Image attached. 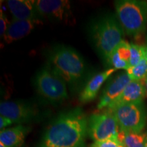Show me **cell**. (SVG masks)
Listing matches in <instances>:
<instances>
[{
  "mask_svg": "<svg viewBox=\"0 0 147 147\" xmlns=\"http://www.w3.org/2000/svg\"><path fill=\"white\" fill-rule=\"evenodd\" d=\"M88 119L82 108L59 114L47 127L40 147H85Z\"/></svg>",
  "mask_w": 147,
  "mask_h": 147,
  "instance_id": "obj_1",
  "label": "cell"
},
{
  "mask_svg": "<svg viewBox=\"0 0 147 147\" xmlns=\"http://www.w3.org/2000/svg\"><path fill=\"white\" fill-rule=\"evenodd\" d=\"M49 60L51 68L71 87H77L86 76L85 61L72 48L63 45L53 47L49 53Z\"/></svg>",
  "mask_w": 147,
  "mask_h": 147,
  "instance_id": "obj_2",
  "label": "cell"
},
{
  "mask_svg": "<svg viewBox=\"0 0 147 147\" xmlns=\"http://www.w3.org/2000/svg\"><path fill=\"white\" fill-rule=\"evenodd\" d=\"M124 31L117 16L108 14L97 18L90 27V38L96 51L108 63L110 55L123 40Z\"/></svg>",
  "mask_w": 147,
  "mask_h": 147,
  "instance_id": "obj_3",
  "label": "cell"
},
{
  "mask_svg": "<svg viewBox=\"0 0 147 147\" xmlns=\"http://www.w3.org/2000/svg\"><path fill=\"white\" fill-rule=\"evenodd\" d=\"M117 18L124 32L129 36H138L147 27V3L140 0L115 1Z\"/></svg>",
  "mask_w": 147,
  "mask_h": 147,
  "instance_id": "obj_4",
  "label": "cell"
},
{
  "mask_svg": "<svg viewBox=\"0 0 147 147\" xmlns=\"http://www.w3.org/2000/svg\"><path fill=\"white\" fill-rule=\"evenodd\" d=\"M65 82L48 63L37 73L35 86L40 96L47 102L58 104L68 97Z\"/></svg>",
  "mask_w": 147,
  "mask_h": 147,
  "instance_id": "obj_5",
  "label": "cell"
},
{
  "mask_svg": "<svg viewBox=\"0 0 147 147\" xmlns=\"http://www.w3.org/2000/svg\"><path fill=\"white\" fill-rule=\"evenodd\" d=\"M121 129L126 132H142L147 123V112L142 102L120 105L112 110Z\"/></svg>",
  "mask_w": 147,
  "mask_h": 147,
  "instance_id": "obj_6",
  "label": "cell"
},
{
  "mask_svg": "<svg viewBox=\"0 0 147 147\" xmlns=\"http://www.w3.org/2000/svg\"><path fill=\"white\" fill-rule=\"evenodd\" d=\"M120 130L115 115L107 109L101 113L93 114L88 119L87 134L94 142L107 140L119 142Z\"/></svg>",
  "mask_w": 147,
  "mask_h": 147,
  "instance_id": "obj_7",
  "label": "cell"
},
{
  "mask_svg": "<svg viewBox=\"0 0 147 147\" xmlns=\"http://www.w3.org/2000/svg\"><path fill=\"white\" fill-rule=\"evenodd\" d=\"M0 114L13 123L21 125L35 120L38 111L36 106L25 101H4L0 104Z\"/></svg>",
  "mask_w": 147,
  "mask_h": 147,
  "instance_id": "obj_8",
  "label": "cell"
},
{
  "mask_svg": "<svg viewBox=\"0 0 147 147\" xmlns=\"http://www.w3.org/2000/svg\"><path fill=\"white\" fill-rule=\"evenodd\" d=\"M36 10L41 18L63 22L69 19L71 13L70 2L65 0L35 1Z\"/></svg>",
  "mask_w": 147,
  "mask_h": 147,
  "instance_id": "obj_9",
  "label": "cell"
},
{
  "mask_svg": "<svg viewBox=\"0 0 147 147\" xmlns=\"http://www.w3.org/2000/svg\"><path fill=\"white\" fill-rule=\"evenodd\" d=\"M131 79L127 72H122L109 79L103 89L97 104L99 110L106 108L114 100L120 96Z\"/></svg>",
  "mask_w": 147,
  "mask_h": 147,
  "instance_id": "obj_10",
  "label": "cell"
},
{
  "mask_svg": "<svg viewBox=\"0 0 147 147\" xmlns=\"http://www.w3.org/2000/svg\"><path fill=\"white\" fill-rule=\"evenodd\" d=\"M145 96L146 91L142 82L131 80L120 96L110 103L106 109L112 110L120 105L130 103L142 102Z\"/></svg>",
  "mask_w": 147,
  "mask_h": 147,
  "instance_id": "obj_11",
  "label": "cell"
},
{
  "mask_svg": "<svg viewBox=\"0 0 147 147\" xmlns=\"http://www.w3.org/2000/svg\"><path fill=\"white\" fill-rule=\"evenodd\" d=\"M7 5L13 19L41 21L36 10L35 1L32 0H8Z\"/></svg>",
  "mask_w": 147,
  "mask_h": 147,
  "instance_id": "obj_12",
  "label": "cell"
},
{
  "mask_svg": "<svg viewBox=\"0 0 147 147\" xmlns=\"http://www.w3.org/2000/svg\"><path fill=\"white\" fill-rule=\"evenodd\" d=\"M40 23L41 21L37 20H17L12 18L3 36V39L7 44L21 39L30 34L36 25Z\"/></svg>",
  "mask_w": 147,
  "mask_h": 147,
  "instance_id": "obj_13",
  "label": "cell"
},
{
  "mask_svg": "<svg viewBox=\"0 0 147 147\" xmlns=\"http://www.w3.org/2000/svg\"><path fill=\"white\" fill-rule=\"evenodd\" d=\"M117 69L109 68L95 75L87 82L79 95V101L82 104L90 102L96 97L102 84Z\"/></svg>",
  "mask_w": 147,
  "mask_h": 147,
  "instance_id": "obj_14",
  "label": "cell"
},
{
  "mask_svg": "<svg viewBox=\"0 0 147 147\" xmlns=\"http://www.w3.org/2000/svg\"><path fill=\"white\" fill-rule=\"evenodd\" d=\"M29 131V127L23 125L1 130L0 143L8 147H21Z\"/></svg>",
  "mask_w": 147,
  "mask_h": 147,
  "instance_id": "obj_15",
  "label": "cell"
},
{
  "mask_svg": "<svg viewBox=\"0 0 147 147\" xmlns=\"http://www.w3.org/2000/svg\"><path fill=\"white\" fill-rule=\"evenodd\" d=\"M130 44L123 40L110 55L108 64L115 69H127L129 67Z\"/></svg>",
  "mask_w": 147,
  "mask_h": 147,
  "instance_id": "obj_16",
  "label": "cell"
},
{
  "mask_svg": "<svg viewBox=\"0 0 147 147\" xmlns=\"http://www.w3.org/2000/svg\"><path fill=\"white\" fill-rule=\"evenodd\" d=\"M147 139V133L126 132L121 129L118 141L124 147H144Z\"/></svg>",
  "mask_w": 147,
  "mask_h": 147,
  "instance_id": "obj_17",
  "label": "cell"
},
{
  "mask_svg": "<svg viewBox=\"0 0 147 147\" xmlns=\"http://www.w3.org/2000/svg\"><path fill=\"white\" fill-rule=\"evenodd\" d=\"M127 73L132 80L142 81L147 77V59L146 55L143 57L140 63L134 67L127 69Z\"/></svg>",
  "mask_w": 147,
  "mask_h": 147,
  "instance_id": "obj_18",
  "label": "cell"
},
{
  "mask_svg": "<svg viewBox=\"0 0 147 147\" xmlns=\"http://www.w3.org/2000/svg\"><path fill=\"white\" fill-rule=\"evenodd\" d=\"M146 55V47L130 44L129 67H134L140 63L143 57Z\"/></svg>",
  "mask_w": 147,
  "mask_h": 147,
  "instance_id": "obj_19",
  "label": "cell"
},
{
  "mask_svg": "<svg viewBox=\"0 0 147 147\" xmlns=\"http://www.w3.org/2000/svg\"><path fill=\"white\" fill-rule=\"evenodd\" d=\"M121 144L113 140H107L103 141H95L91 144V147H119Z\"/></svg>",
  "mask_w": 147,
  "mask_h": 147,
  "instance_id": "obj_20",
  "label": "cell"
},
{
  "mask_svg": "<svg viewBox=\"0 0 147 147\" xmlns=\"http://www.w3.org/2000/svg\"><path fill=\"white\" fill-rule=\"evenodd\" d=\"M9 24H10V22L8 21L5 14L2 12V10H1V14H0V35H1V37H3L5 35L9 26Z\"/></svg>",
  "mask_w": 147,
  "mask_h": 147,
  "instance_id": "obj_21",
  "label": "cell"
},
{
  "mask_svg": "<svg viewBox=\"0 0 147 147\" xmlns=\"http://www.w3.org/2000/svg\"><path fill=\"white\" fill-rule=\"evenodd\" d=\"M13 122L10 119L3 117V116H0V129L1 130L5 129L6 127L10 125Z\"/></svg>",
  "mask_w": 147,
  "mask_h": 147,
  "instance_id": "obj_22",
  "label": "cell"
},
{
  "mask_svg": "<svg viewBox=\"0 0 147 147\" xmlns=\"http://www.w3.org/2000/svg\"><path fill=\"white\" fill-rule=\"evenodd\" d=\"M142 82V84H144V87L145 89V91H146V96H147V77L144 80L141 81Z\"/></svg>",
  "mask_w": 147,
  "mask_h": 147,
  "instance_id": "obj_23",
  "label": "cell"
},
{
  "mask_svg": "<svg viewBox=\"0 0 147 147\" xmlns=\"http://www.w3.org/2000/svg\"><path fill=\"white\" fill-rule=\"evenodd\" d=\"M146 42H147V36H146ZM146 59H147V45L146 46Z\"/></svg>",
  "mask_w": 147,
  "mask_h": 147,
  "instance_id": "obj_24",
  "label": "cell"
},
{
  "mask_svg": "<svg viewBox=\"0 0 147 147\" xmlns=\"http://www.w3.org/2000/svg\"><path fill=\"white\" fill-rule=\"evenodd\" d=\"M0 147H8V146H5V145H3V144H1V143H0Z\"/></svg>",
  "mask_w": 147,
  "mask_h": 147,
  "instance_id": "obj_25",
  "label": "cell"
},
{
  "mask_svg": "<svg viewBox=\"0 0 147 147\" xmlns=\"http://www.w3.org/2000/svg\"><path fill=\"white\" fill-rule=\"evenodd\" d=\"M144 147H147V139H146V143H145V145Z\"/></svg>",
  "mask_w": 147,
  "mask_h": 147,
  "instance_id": "obj_26",
  "label": "cell"
},
{
  "mask_svg": "<svg viewBox=\"0 0 147 147\" xmlns=\"http://www.w3.org/2000/svg\"><path fill=\"white\" fill-rule=\"evenodd\" d=\"M119 147H124V146H123V145H122V144H121V145H120V146H119Z\"/></svg>",
  "mask_w": 147,
  "mask_h": 147,
  "instance_id": "obj_27",
  "label": "cell"
}]
</instances>
